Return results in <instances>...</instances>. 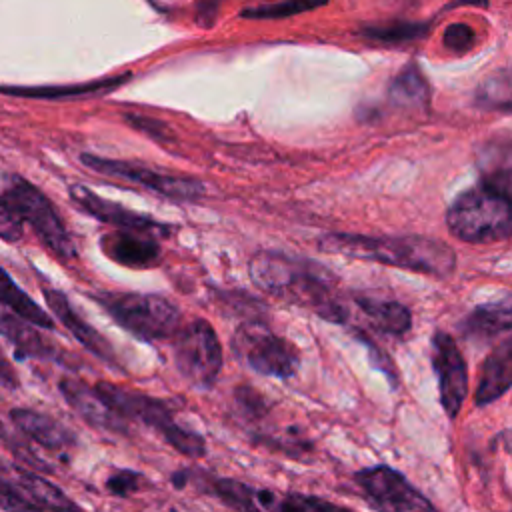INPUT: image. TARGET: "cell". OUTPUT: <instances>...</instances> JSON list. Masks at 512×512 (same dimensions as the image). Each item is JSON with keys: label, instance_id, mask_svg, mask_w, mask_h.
<instances>
[{"label": "cell", "instance_id": "2", "mask_svg": "<svg viewBox=\"0 0 512 512\" xmlns=\"http://www.w3.org/2000/svg\"><path fill=\"white\" fill-rule=\"evenodd\" d=\"M318 244L322 252L374 260L436 278H446L456 268L454 250L442 240L428 236L326 234Z\"/></svg>", "mask_w": 512, "mask_h": 512}, {"label": "cell", "instance_id": "9", "mask_svg": "<svg viewBox=\"0 0 512 512\" xmlns=\"http://www.w3.org/2000/svg\"><path fill=\"white\" fill-rule=\"evenodd\" d=\"M4 194L12 200L22 222L32 226L48 250L62 260H72L76 256L74 242L64 222L60 220L52 202L32 182L22 176H12Z\"/></svg>", "mask_w": 512, "mask_h": 512}, {"label": "cell", "instance_id": "13", "mask_svg": "<svg viewBox=\"0 0 512 512\" xmlns=\"http://www.w3.org/2000/svg\"><path fill=\"white\" fill-rule=\"evenodd\" d=\"M70 198L78 208H82L96 220L114 226L116 230L140 232V234H148V236L166 234V230H168L164 224H158L148 216L136 214L116 202H110V200L94 194L90 188H86L82 184H76L70 188Z\"/></svg>", "mask_w": 512, "mask_h": 512}, {"label": "cell", "instance_id": "18", "mask_svg": "<svg viewBox=\"0 0 512 512\" xmlns=\"http://www.w3.org/2000/svg\"><path fill=\"white\" fill-rule=\"evenodd\" d=\"M510 386H512V340L510 336H504L480 364L474 404L478 408H484L500 400L504 394H508Z\"/></svg>", "mask_w": 512, "mask_h": 512}, {"label": "cell", "instance_id": "11", "mask_svg": "<svg viewBox=\"0 0 512 512\" xmlns=\"http://www.w3.org/2000/svg\"><path fill=\"white\" fill-rule=\"evenodd\" d=\"M354 482L376 512H440L402 472L386 464L354 472Z\"/></svg>", "mask_w": 512, "mask_h": 512}, {"label": "cell", "instance_id": "23", "mask_svg": "<svg viewBox=\"0 0 512 512\" xmlns=\"http://www.w3.org/2000/svg\"><path fill=\"white\" fill-rule=\"evenodd\" d=\"M354 302L358 310L364 314V318L368 320V324L384 334L404 336L412 328L410 310L396 300L358 296Z\"/></svg>", "mask_w": 512, "mask_h": 512}, {"label": "cell", "instance_id": "1", "mask_svg": "<svg viewBox=\"0 0 512 512\" xmlns=\"http://www.w3.org/2000/svg\"><path fill=\"white\" fill-rule=\"evenodd\" d=\"M250 280L262 292L308 308L328 322H346L348 308L340 300L332 278L310 262L278 252H258L248 264Z\"/></svg>", "mask_w": 512, "mask_h": 512}, {"label": "cell", "instance_id": "6", "mask_svg": "<svg viewBox=\"0 0 512 512\" xmlns=\"http://www.w3.org/2000/svg\"><path fill=\"white\" fill-rule=\"evenodd\" d=\"M206 490L234 512H350L324 498L300 492H276L234 478H206Z\"/></svg>", "mask_w": 512, "mask_h": 512}, {"label": "cell", "instance_id": "22", "mask_svg": "<svg viewBox=\"0 0 512 512\" xmlns=\"http://www.w3.org/2000/svg\"><path fill=\"white\" fill-rule=\"evenodd\" d=\"M130 80L128 74L120 76H108L100 80L90 82H78V84H58V86H2L4 94L10 96H22V98H42V100H62V98H76L86 94H98L106 90H114L116 86Z\"/></svg>", "mask_w": 512, "mask_h": 512}, {"label": "cell", "instance_id": "10", "mask_svg": "<svg viewBox=\"0 0 512 512\" xmlns=\"http://www.w3.org/2000/svg\"><path fill=\"white\" fill-rule=\"evenodd\" d=\"M80 160L84 166H88L90 170H94L98 174L118 178V180L136 182L142 188H146L154 194H160L164 198H170V200L190 202V200L202 198L206 192L202 182L196 178L158 172V170H152L150 166H144L138 162L102 158V156H94V154H82Z\"/></svg>", "mask_w": 512, "mask_h": 512}, {"label": "cell", "instance_id": "24", "mask_svg": "<svg viewBox=\"0 0 512 512\" xmlns=\"http://www.w3.org/2000/svg\"><path fill=\"white\" fill-rule=\"evenodd\" d=\"M0 304L12 312V316L44 330L54 328V320L50 314L36 304L14 280L12 276L0 266Z\"/></svg>", "mask_w": 512, "mask_h": 512}, {"label": "cell", "instance_id": "8", "mask_svg": "<svg viewBox=\"0 0 512 512\" xmlns=\"http://www.w3.org/2000/svg\"><path fill=\"white\" fill-rule=\"evenodd\" d=\"M174 364L180 376L198 388H210L220 376L224 354L222 344L210 322L194 318L180 326L172 342Z\"/></svg>", "mask_w": 512, "mask_h": 512}, {"label": "cell", "instance_id": "7", "mask_svg": "<svg viewBox=\"0 0 512 512\" xmlns=\"http://www.w3.org/2000/svg\"><path fill=\"white\" fill-rule=\"evenodd\" d=\"M230 346L236 360L260 376L288 380L300 368L298 348L254 320L234 332Z\"/></svg>", "mask_w": 512, "mask_h": 512}, {"label": "cell", "instance_id": "30", "mask_svg": "<svg viewBox=\"0 0 512 512\" xmlns=\"http://www.w3.org/2000/svg\"><path fill=\"white\" fill-rule=\"evenodd\" d=\"M478 100L488 106H502V110H508L510 106V80L504 72L502 76H494L488 82H484L478 88Z\"/></svg>", "mask_w": 512, "mask_h": 512}, {"label": "cell", "instance_id": "29", "mask_svg": "<svg viewBox=\"0 0 512 512\" xmlns=\"http://www.w3.org/2000/svg\"><path fill=\"white\" fill-rule=\"evenodd\" d=\"M148 478L142 472L130 470V468H118L112 470L106 478V490L112 492L118 498H128L138 492H142L148 486Z\"/></svg>", "mask_w": 512, "mask_h": 512}, {"label": "cell", "instance_id": "17", "mask_svg": "<svg viewBox=\"0 0 512 512\" xmlns=\"http://www.w3.org/2000/svg\"><path fill=\"white\" fill-rule=\"evenodd\" d=\"M10 420L26 438L50 452L60 454L62 458H66L78 444L70 428L44 412L32 408H14L10 412Z\"/></svg>", "mask_w": 512, "mask_h": 512}, {"label": "cell", "instance_id": "27", "mask_svg": "<svg viewBox=\"0 0 512 512\" xmlns=\"http://www.w3.org/2000/svg\"><path fill=\"white\" fill-rule=\"evenodd\" d=\"M426 32V24L418 22H392V24H378V26H366L362 30V36L372 42L382 44H400L416 40Z\"/></svg>", "mask_w": 512, "mask_h": 512}, {"label": "cell", "instance_id": "35", "mask_svg": "<svg viewBox=\"0 0 512 512\" xmlns=\"http://www.w3.org/2000/svg\"><path fill=\"white\" fill-rule=\"evenodd\" d=\"M0 384H4V386H16L18 384V376H16L14 368L10 366V362L2 356V352H0Z\"/></svg>", "mask_w": 512, "mask_h": 512}, {"label": "cell", "instance_id": "5", "mask_svg": "<svg viewBox=\"0 0 512 512\" xmlns=\"http://www.w3.org/2000/svg\"><path fill=\"white\" fill-rule=\"evenodd\" d=\"M94 300L126 332L144 342L168 340L180 328V310L164 296L138 292H102Z\"/></svg>", "mask_w": 512, "mask_h": 512}, {"label": "cell", "instance_id": "31", "mask_svg": "<svg viewBox=\"0 0 512 512\" xmlns=\"http://www.w3.org/2000/svg\"><path fill=\"white\" fill-rule=\"evenodd\" d=\"M24 222L6 194H0V238L6 242L20 240Z\"/></svg>", "mask_w": 512, "mask_h": 512}, {"label": "cell", "instance_id": "21", "mask_svg": "<svg viewBox=\"0 0 512 512\" xmlns=\"http://www.w3.org/2000/svg\"><path fill=\"white\" fill-rule=\"evenodd\" d=\"M0 336L12 344L18 358L60 360V350L40 330L12 314H0Z\"/></svg>", "mask_w": 512, "mask_h": 512}, {"label": "cell", "instance_id": "14", "mask_svg": "<svg viewBox=\"0 0 512 512\" xmlns=\"http://www.w3.org/2000/svg\"><path fill=\"white\" fill-rule=\"evenodd\" d=\"M60 394L64 396V400L68 402V406L92 428H100L106 432H118V434H126L128 430V422L124 418H120L104 400L102 396L96 392L94 386L86 384L84 380L78 378H62L60 384Z\"/></svg>", "mask_w": 512, "mask_h": 512}, {"label": "cell", "instance_id": "34", "mask_svg": "<svg viewBox=\"0 0 512 512\" xmlns=\"http://www.w3.org/2000/svg\"><path fill=\"white\" fill-rule=\"evenodd\" d=\"M362 342H364L366 348L370 350V362H372L376 368H380V370L388 376V380L392 382V386H396V384H398V376H396V370H394L390 358L384 356V352H382L380 348H376L368 338H362Z\"/></svg>", "mask_w": 512, "mask_h": 512}, {"label": "cell", "instance_id": "20", "mask_svg": "<svg viewBox=\"0 0 512 512\" xmlns=\"http://www.w3.org/2000/svg\"><path fill=\"white\" fill-rule=\"evenodd\" d=\"M512 328V308L510 298H502L500 302L480 304L476 306L460 324V332L464 338L474 342H490L496 338L508 336Z\"/></svg>", "mask_w": 512, "mask_h": 512}, {"label": "cell", "instance_id": "33", "mask_svg": "<svg viewBox=\"0 0 512 512\" xmlns=\"http://www.w3.org/2000/svg\"><path fill=\"white\" fill-rule=\"evenodd\" d=\"M0 508L4 512H42L26 496H22L4 476H0Z\"/></svg>", "mask_w": 512, "mask_h": 512}, {"label": "cell", "instance_id": "3", "mask_svg": "<svg viewBox=\"0 0 512 512\" xmlns=\"http://www.w3.org/2000/svg\"><path fill=\"white\" fill-rule=\"evenodd\" d=\"M102 400L124 420H136L152 428L178 454L200 460L206 456V440L200 432L182 426L176 416V402L130 390L112 382L94 384Z\"/></svg>", "mask_w": 512, "mask_h": 512}, {"label": "cell", "instance_id": "15", "mask_svg": "<svg viewBox=\"0 0 512 512\" xmlns=\"http://www.w3.org/2000/svg\"><path fill=\"white\" fill-rule=\"evenodd\" d=\"M0 476H4L42 512H82V508L70 496H66L64 490L30 468L18 464L4 466V462H0Z\"/></svg>", "mask_w": 512, "mask_h": 512}, {"label": "cell", "instance_id": "12", "mask_svg": "<svg viewBox=\"0 0 512 512\" xmlns=\"http://www.w3.org/2000/svg\"><path fill=\"white\" fill-rule=\"evenodd\" d=\"M430 362L438 380V396H440V406L444 414L454 420L468 394V368H466V358L456 344V340L438 330L432 336V352H430Z\"/></svg>", "mask_w": 512, "mask_h": 512}, {"label": "cell", "instance_id": "36", "mask_svg": "<svg viewBox=\"0 0 512 512\" xmlns=\"http://www.w3.org/2000/svg\"><path fill=\"white\" fill-rule=\"evenodd\" d=\"M462 4H472V6H486L488 0H454L450 6H462Z\"/></svg>", "mask_w": 512, "mask_h": 512}, {"label": "cell", "instance_id": "28", "mask_svg": "<svg viewBox=\"0 0 512 512\" xmlns=\"http://www.w3.org/2000/svg\"><path fill=\"white\" fill-rule=\"evenodd\" d=\"M234 404H236L238 414L244 420H250V422L262 420L268 414V410H270L268 398L264 394H260L256 388L248 386V384L236 386V390H234Z\"/></svg>", "mask_w": 512, "mask_h": 512}, {"label": "cell", "instance_id": "16", "mask_svg": "<svg viewBox=\"0 0 512 512\" xmlns=\"http://www.w3.org/2000/svg\"><path fill=\"white\" fill-rule=\"evenodd\" d=\"M44 300H46L50 312L60 320V324H62L88 352H92V354H94L96 358H100L102 362L120 368L112 344H110L96 328H92V326L72 308V304L68 302V298H66L60 290H56V288H44Z\"/></svg>", "mask_w": 512, "mask_h": 512}, {"label": "cell", "instance_id": "19", "mask_svg": "<svg viewBox=\"0 0 512 512\" xmlns=\"http://www.w3.org/2000/svg\"><path fill=\"white\" fill-rule=\"evenodd\" d=\"M102 250L110 260L130 268H150L160 260V248L154 236L140 232H108L102 236Z\"/></svg>", "mask_w": 512, "mask_h": 512}, {"label": "cell", "instance_id": "4", "mask_svg": "<svg viewBox=\"0 0 512 512\" xmlns=\"http://www.w3.org/2000/svg\"><path fill=\"white\" fill-rule=\"evenodd\" d=\"M446 226L470 244L506 240L510 236V194L480 182L452 202Z\"/></svg>", "mask_w": 512, "mask_h": 512}, {"label": "cell", "instance_id": "32", "mask_svg": "<svg viewBox=\"0 0 512 512\" xmlns=\"http://www.w3.org/2000/svg\"><path fill=\"white\" fill-rule=\"evenodd\" d=\"M474 44H476V32L468 24L454 22L444 32V46L450 52L462 54V52H468Z\"/></svg>", "mask_w": 512, "mask_h": 512}, {"label": "cell", "instance_id": "25", "mask_svg": "<svg viewBox=\"0 0 512 512\" xmlns=\"http://www.w3.org/2000/svg\"><path fill=\"white\" fill-rule=\"evenodd\" d=\"M390 98L396 106L408 110H428L430 90L416 66L404 68L390 86Z\"/></svg>", "mask_w": 512, "mask_h": 512}, {"label": "cell", "instance_id": "26", "mask_svg": "<svg viewBox=\"0 0 512 512\" xmlns=\"http://www.w3.org/2000/svg\"><path fill=\"white\" fill-rule=\"evenodd\" d=\"M328 0H276L268 4H258L242 10V18L250 20H282L288 16H296L302 12L316 10L324 6Z\"/></svg>", "mask_w": 512, "mask_h": 512}]
</instances>
